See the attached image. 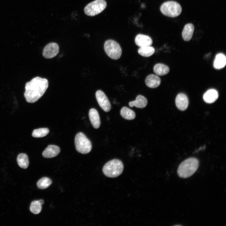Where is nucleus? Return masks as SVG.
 <instances>
[{
    "instance_id": "obj_2",
    "label": "nucleus",
    "mask_w": 226,
    "mask_h": 226,
    "mask_svg": "<svg viewBox=\"0 0 226 226\" xmlns=\"http://www.w3.org/2000/svg\"><path fill=\"white\" fill-rule=\"evenodd\" d=\"M199 165L198 160L195 158H188L179 165L177 171L178 176L186 178L192 175L196 171Z\"/></svg>"
},
{
    "instance_id": "obj_22",
    "label": "nucleus",
    "mask_w": 226,
    "mask_h": 226,
    "mask_svg": "<svg viewBox=\"0 0 226 226\" xmlns=\"http://www.w3.org/2000/svg\"><path fill=\"white\" fill-rule=\"evenodd\" d=\"M154 48L151 46L140 47L138 50V53L141 56L148 57L153 54Z\"/></svg>"
},
{
    "instance_id": "obj_3",
    "label": "nucleus",
    "mask_w": 226,
    "mask_h": 226,
    "mask_svg": "<svg viewBox=\"0 0 226 226\" xmlns=\"http://www.w3.org/2000/svg\"><path fill=\"white\" fill-rule=\"evenodd\" d=\"M122 162L117 159H114L106 163L103 168V172L107 177L115 178L120 175L123 170Z\"/></svg>"
},
{
    "instance_id": "obj_16",
    "label": "nucleus",
    "mask_w": 226,
    "mask_h": 226,
    "mask_svg": "<svg viewBox=\"0 0 226 226\" xmlns=\"http://www.w3.org/2000/svg\"><path fill=\"white\" fill-rule=\"evenodd\" d=\"M194 27L191 23L185 25L183 29L182 36L183 39L185 41H189L191 39L193 34Z\"/></svg>"
},
{
    "instance_id": "obj_4",
    "label": "nucleus",
    "mask_w": 226,
    "mask_h": 226,
    "mask_svg": "<svg viewBox=\"0 0 226 226\" xmlns=\"http://www.w3.org/2000/svg\"><path fill=\"white\" fill-rule=\"evenodd\" d=\"M160 10L164 15L171 17L178 16L182 11L180 5L174 1H168L164 2L161 6Z\"/></svg>"
},
{
    "instance_id": "obj_18",
    "label": "nucleus",
    "mask_w": 226,
    "mask_h": 226,
    "mask_svg": "<svg viewBox=\"0 0 226 226\" xmlns=\"http://www.w3.org/2000/svg\"><path fill=\"white\" fill-rule=\"evenodd\" d=\"M148 103L147 100L144 96L138 95L135 100L129 102V105L130 107L135 106L136 107L142 108L145 107Z\"/></svg>"
},
{
    "instance_id": "obj_14",
    "label": "nucleus",
    "mask_w": 226,
    "mask_h": 226,
    "mask_svg": "<svg viewBox=\"0 0 226 226\" xmlns=\"http://www.w3.org/2000/svg\"><path fill=\"white\" fill-rule=\"evenodd\" d=\"M89 117L93 127L96 129L98 128L100 126V122L97 111L94 108L90 109L89 112Z\"/></svg>"
},
{
    "instance_id": "obj_24",
    "label": "nucleus",
    "mask_w": 226,
    "mask_h": 226,
    "mask_svg": "<svg viewBox=\"0 0 226 226\" xmlns=\"http://www.w3.org/2000/svg\"><path fill=\"white\" fill-rule=\"evenodd\" d=\"M49 132L47 128H40L33 130L32 136L35 137H41L46 136Z\"/></svg>"
},
{
    "instance_id": "obj_19",
    "label": "nucleus",
    "mask_w": 226,
    "mask_h": 226,
    "mask_svg": "<svg viewBox=\"0 0 226 226\" xmlns=\"http://www.w3.org/2000/svg\"><path fill=\"white\" fill-rule=\"evenodd\" d=\"M170 69L167 66L162 63H158L155 65L153 67V71L157 75H164L168 74Z\"/></svg>"
},
{
    "instance_id": "obj_13",
    "label": "nucleus",
    "mask_w": 226,
    "mask_h": 226,
    "mask_svg": "<svg viewBox=\"0 0 226 226\" xmlns=\"http://www.w3.org/2000/svg\"><path fill=\"white\" fill-rule=\"evenodd\" d=\"M161 82L159 77L153 74L148 75L145 80L146 85L151 88H155L158 87L160 85Z\"/></svg>"
},
{
    "instance_id": "obj_25",
    "label": "nucleus",
    "mask_w": 226,
    "mask_h": 226,
    "mask_svg": "<svg viewBox=\"0 0 226 226\" xmlns=\"http://www.w3.org/2000/svg\"><path fill=\"white\" fill-rule=\"evenodd\" d=\"M42 209L41 205L38 201H34L32 202L30 207V210L33 213L36 214L39 213Z\"/></svg>"
},
{
    "instance_id": "obj_17",
    "label": "nucleus",
    "mask_w": 226,
    "mask_h": 226,
    "mask_svg": "<svg viewBox=\"0 0 226 226\" xmlns=\"http://www.w3.org/2000/svg\"><path fill=\"white\" fill-rule=\"evenodd\" d=\"M226 64V57L225 55L222 53L217 54L215 57L213 66L216 69H220L224 67Z\"/></svg>"
},
{
    "instance_id": "obj_8",
    "label": "nucleus",
    "mask_w": 226,
    "mask_h": 226,
    "mask_svg": "<svg viewBox=\"0 0 226 226\" xmlns=\"http://www.w3.org/2000/svg\"><path fill=\"white\" fill-rule=\"evenodd\" d=\"M96 100L100 106L105 112L109 111L111 108L110 102L105 94L101 90H98L95 93Z\"/></svg>"
},
{
    "instance_id": "obj_7",
    "label": "nucleus",
    "mask_w": 226,
    "mask_h": 226,
    "mask_svg": "<svg viewBox=\"0 0 226 226\" xmlns=\"http://www.w3.org/2000/svg\"><path fill=\"white\" fill-rule=\"evenodd\" d=\"M107 3L105 0H95L87 4L84 8L85 14L94 16L101 12L106 7Z\"/></svg>"
},
{
    "instance_id": "obj_21",
    "label": "nucleus",
    "mask_w": 226,
    "mask_h": 226,
    "mask_svg": "<svg viewBox=\"0 0 226 226\" xmlns=\"http://www.w3.org/2000/svg\"><path fill=\"white\" fill-rule=\"evenodd\" d=\"M17 161L19 166L24 169H26L29 165L28 157L25 153H21L19 154L17 158Z\"/></svg>"
},
{
    "instance_id": "obj_1",
    "label": "nucleus",
    "mask_w": 226,
    "mask_h": 226,
    "mask_svg": "<svg viewBox=\"0 0 226 226\" xmlns=\"http://www.w3.org/2000/svg\"><path fill=\"white\" fill-rule=\"evenodd\" d=\"M48 86V80L45 78L36 77L26 83L24 95L26 101L34 103L44 94Z\"/></svg>"
},
{
    "instance_id": "obj_5",
    "label": "nucleus",
    "mask_w": 226,
    "mask_h": 226,
    "mask_svg": "<svg viewBox=\"0 0 226 226\" xmlns=\"http://www.w3.org/2000/svg\"><path fill=\"white\" fill-rule=\"evenodd\" d=\"M75 144L77 151L82 154H87L91 150L92 145L90 140L83 133H78L75 137Z\"/></svg>"
},
{
    "instance_id": "obj_23",
    "label": "nucleus",
    "mask_w": 226,
    "mask_h": 226,
    "mask_svg": "<svg viewBox=\"0 0 226 226\" xmlns=\"http://www.w3.org/2000/svg\"><path fill=\"white\" fill-rule=\"evenodd\" d=\"M51 183V179L47 177H43L38 181L37 185L39 189H44L48 187Z\"/></svg>"
},
{
    "instance_id": "obj_12",
    "label": "nucleus",
    "mask_w": 226,
    "mask_h": 226,
    "mask_svg": "<svg viewBox=\"0 0 226 226\" xmlns=\"http://www.w3.org/2000/svg\"><path fill=\"white\" fill-rule=\"evenodd\" d=\"M60 149L58 146L50 145L45 149L42 153L43 156L47 158H52L57 156L60 153Z\"/></svg>"
},
{
    "instance_id": "obj_11",
    "label": "nucleus",
    "mask_w": 226,
    "mask_h": 226,
    "mask_svg": "<svg viewBox=\"0 0 226 226\" xmlns=\"http://www.w3.org/2000/svg\"><path fill=\"white\" fill-rule=\"evenodd\" d=\"M135 41L136 44L140 47L151 46L153 43L150 37L141 34H139L136 36Z\"/></svg>"
},
{
    "instance_id": "obj_15",
    "label": "nucleus",
    "mask_w": 226,
    "mask_h": 226,
    "mask_svg": "<svg viewBox=\"0 0 226 226\" xmlns=\"http://www.w3.org/2000/svg\"><path fill=\"white\" fill-rule=\"evenodd\" d=\"M218 91L214 89L207 90L203 94V99L207 103H212L218 99Z\"/></svg>"
},
{
    "instance_id": "obj_10",
    "label": "nucleus",
    "mask_w": 226,
    "mask_h": 226,
    "mask_svg": "<svg viewBox=\"0 0 226 226\" xmlns=\"http://www.w3.org/2000/svg\"><path fill=\"white\" fill-rule=\"evenodd\" d=\"M175 102L177 108L181 110H186L188 107L189 104L187 96L183 93H180L177 95Z\"/></svg>"
},
{
    "instance_id": "obj_6",
    "label": "nucleus",
    "mask_w": 226,
    "mask_h": 226,
    "mask_svg": "<svg viewBox=\"0 0 226 226\" xmlns=\"http://www.w3.org/2000/svg\"><path fill=\"white\" fill-rule=\"evenodd\" d=\"M104 48L106 54L112 59H118L121 56V48L119 44L114 40H109L106 41Z\"/></svg>"
},
{
    "instance_id": "obj_26",
    "label": "nucleus",
    "mask_w": 226,
    "mask_h": 226,
    "mask_svg": "<svg viewBox=\"0 0 226 226\" xmlns=\"http://www.w3.org/2000/svg\"><path fill=\"white\" fill-rule=\"evenodd\" d=\"M38 201H39V202L40 203V204L41 205L43 204V203H44V201L42 199L40 200H39Z\"/></svg>"
},
{
    "instance_id": "obj_20",
    "label": "nucleus",
    "mask_w": 226,
    "mask_h": 226,
    "mask_svg": "<svg viewBox=\"0 0 226 226\" xmlns=\"http://www.w3.org/2000/svg\"><path fill=\"white\" fill-rule=\"evenodd\" d=\"M120 114L123 118L128 120L134 119L136 116L135 112L126 107H123L122 108L120 111Z\"/></svg>"
},
{
    "instance_id": "obj_9",
    "label": "nucleus",
    "mask_w": 226,
    "mask_h": 226,
    "mask_svg": "<svg viewBox=\"0 0 226 226\" xmlns=\"http://www.w3.org/2000/svg\"><path fill=\"white\" fill-rule=\"evenodd\" d=\"M59 51V47L58 44L54 42L50 43L44 48L42 55L47 59H50L55 56Z\"/></svg>"
}]
</instances>
